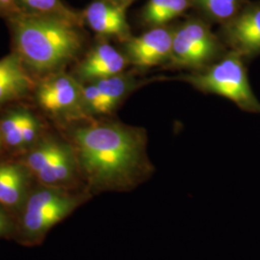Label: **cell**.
I'll return each instance as SVG.
<instances>
[{
  "instance_id": "obj_1",
  "label": "cell",
  "mask_w": 260,
  "mask_h": 260,
  "mask_svg": "<svg viewBox=\"0 0 260 260\" xmlns=\"http://www.w3.org/2000/svg\"><path fill=\"white\" fill-rule=\"evenodd\" d=\"M75 158L89 185L98 190H129L152 167L140 130L117 123H93L73 134Z\"/></svg>"
},
{
  "instance_id": "obj_2",
  "label": "cell",
  "mask_w": 260,
  "mask_h": 260,
  "mask_svg": "<svg viewBox=\"0 0 260 260\" xmlns=\"http://www.w3.org/2000/svg\"><path fill=\"white\" fill-rule=\"evenodd\" d=\"M10 19L18 55L36 72L57 70L81 48V36L75 22L26 13Z\"/></svg>"
},
{
  "instance_id": "obj_3",
  "label": "cell",
  "mask_w": 260,
  "mask_h": 260,
  "mask_svg": "<svg viewBox=\"0 0 260 260\" xmlns=\"http://www.w3.org/2000/svg\"><path fill=\"white\" fill-rule=\"evenodd\" d=\"M187 81L196 88L231 100L240 108L260 113V103L251 91L240 54L233 52L202 75H190Z\"/></svg>"
},
{
  "instance_id": "obj_4",
  "label": "cell",
  "mask_w": 260,
  "mask_h": 260,
  "mask_svg": "<svg viewBox=\"0 0 260 260\" xmlns=\"http://www.w3.org/2000/svg\"><path fill=\"white\" fill-rule=\"evenodd\" d=\"M82 197L57 189H43L28 199L23 229L29 237H39L64 220L80 205Z\"/></svg>"
},
{
  "instance_id": "obj_5",
  "label": "cell",
  "mask_w": 260,
  "mask_h": 260,
  "mask_svg": "<svg viewBox=\"0 0 260 260\" xmlns=\"http://www.w3.org/2000/svg\"><path fill=\"white\" fill-rule=\"evenodd\" d=\"M219 52L216 38L204 22L191 20L174 32L171 59L181 67H201Z\"/></svg>"
},
{
  "instance_id": "obj_6",
  "label": "cell",
  "mask_w": 260,
  "mask_h": 260,
  "mask_svg": "<svg viewBox=\"0 0 260 260\" xmlns=\"http://www.w3.org/2000/svg\"><path fill=\"white\" fill-rule=\"evenodd\" d=\"M36 98L43 109L56 116H75L85 108L83 87L69 75L48 77L39 85Z\"/></svg>"
},
{
  "instance_id": "obj_7",
  "label": "cell",
  "mask_w": 260,
  "mask_h": 260,
  "mask_svg": "<svg viewBox=\"0 0 260 260\" xmlns=\"http://www.w3.org/2000/svg\"><path fill=\"white\" fill-rule=\"evenodd\" d=\"M174 32L167 28H153L127 43L130 61L141 68L159 65L171 58Z\"/></svg>"
},
{
  "instance_id": "obj_8",
  "label": "cell",
  "mask_w": 260,
  "mask_h": 260,
  "mask_svg": "<svg viewBox=\"0 0 260 260\" xmlns=\"http://www.w3.org/2000/svg\"><path fill=\"white\" fill-rule=\"evenodd\" d=\"M85 19L89 26L100 35L126 39L129 26L122 6L105 0L91 3L85 11Z\"/></svg>"
},
{
  "instance_id": "obj_9",
  "label": "cell",
  "mask_w": 260,
  "mask_h": 260,
  "mask_svg": "<svg viewBox=\"0 0 260 260\" xmlns=\"http://www.w3.org/2000/svg\"><path fill=\"white\" fill-rule=\"evenodd\" d=\"M226 37L238 54L260 52V7L246 10L234 18L229 24Z\"/></svg>"
},
{
  "instance_id": "obj_10",
  "label": "cell",
  "mask_w": 260,
  "mask_h": 260,
  "mask_svg": "<svg viewBox=\"0 0 260 260\" xmlns=\"http://www.w3.org/2000/svg\"><path fill=\"white\" fill-rule=\"evenodd\" d=\"M127 60L115 47L103 44L94 47L78 67V75L86 80H100L119 75Z\"/></svg>"
},
{
  "instance_id": "obj_11",
  "label": "cell",
  "mask_w": 260,
  "mask_h": 260,
  "mask_svg": "<svg viewBox=\"0 0 260 260\" xmlns=\"http://www.w3.org/2000/svg\"><path fill=\"white\" fill-rule=\"evenodd\" d=\"M32 86L33 80L23 68L18 54L0 60V104L23 95Z\"/></svg>"
},
{
  "instance_id": "obj_12",
  "label": "cell",
  "mask_w": 260,
  "mask_h": 260,
  "mask_svg": "<svg viewBox=\"0 0 260 260\" xmlns=\"http://www.w3.org/2000/svg\"><path fill=\"white\" fill-rule=\"evenodd\" d=\"M27 168L24 165L0 164V205L17 207L26 195Z\"/></svg>"
},
{
  "instance_id": "obj_13",
  "label": "cell",
  "mask_w": 260,
  "mask_h": 260,
  "mask_svg": "<svg viewBox=\"0 0 260 260\" xmlns=\"http://www.w3.org/2000/svg\"><path fill=\"white\" fill-rule=\"evenodd\" d=\"M76 164L74 149L65 146L62 151L36 176L45 185L50 187L64 185L72 181L75 177Z\"/></svg>"
},
{
  "instance_id": "obj_14",
  "label": "cell",
  "mask_w": 260,
  "mask_h": 260,
  "mask_svg": "<svg viewBox=\"0 0 260 260\" xmlns=\"http://www.w3.org/2000/svg\"><path fill=\"white\" fill-rule=\"evenodd\" d=\"M188 6V0H149L143 19L148 24L160 26L180 16Z\"/></svg>"
},
{
  "instance_id": "obj_15",
  "label": "cell",
  "mask_w": 260,
  "mask_h": 260,
  "mask_svg": "<svg viewBox=\"0 0 260 260\" xmlns=\"http://www.w3.org/2000/svg\"><path fill=\"white\" fill-rule=\"evenodd\" d=\"M22 13L54 17L79 24L80 18L73 10L67 7L62 0H18Z\"/></svg>"
},
{
  "instance_id": "obj_16",
  "label": "cell",
  "mask_w": 260,
  "mask_h": 260,
  "mask_svg": "<svg viewBox=\"0 0 260 260\" xmlns=\"http://www.w3.org/2000/svg\"><path fill=\"white\" fill-rule=\"evenodd\" d=\"M93 83L98 86L101 93H103L112 111L131 88L132 80L128 77L119 74L107 78L96 80Z\"/></svg>"
},
{
  "instance_id": "obj_17",
  "label": "cell",
  "mask_w": 260,
  "mask_h": 260,
  "mask_svg": "<svg viewBox=\"0 0 260 260\" xmlns=\"http://www.w3.org/2000/svg\"><path fill=\"white\" fill-rule=\"evenodd\" d=\"M65 146L52 141L45 142L28 154L24 161V166L37 175L62 151Z\"/></svg>"
},
{
  "instance_id": "obj_18",
  "label": "cell",
  "mask_w": 260,
  "mask_h": 260,
  "mask_svg": "<svg viewBox=\"0 0 260 260\" xmlns=\"http://www.w3.org/2000/svg\"><path fill=\"white\" fill-rule=\"evenodd\" d=\"M199 5L214 19L226 20L233 18L242 0H196Z\"/></svg>"
},
{
  "instance_id": "obj_19",
  "label": "cell",
  "mask_w": 260,
  "mask_h": 260,
  "mask_svg": "<svg viewBox=\"0 0 260 260\" xmlns=\"http://www.w3.org/2000/svg\"><path fill=\"white\" fill-rule=\"evenodd\" d=\"M83 101L85 108L88 111L96 114H107L111 112L103 93L94 83L83 87Z\"/></svg>"
},
{
  "instance_id": "obj_20",
  "label": "cell",
  "mask_w": 260,
  "mask_h": 260,
  "mask_svg": "<svg viewBox=\"0 0 260 260\" xmlns=\"http://www.w3.org/2000/svg\"><path fill=\"white\" fill-rule=\"evenodd\" d=\"M27 113L25 111H14L7 115V117H5L3 121H1L0 125V130L3 137L18 129L24 121Z\"/></svg>"
},
{
  "instance_id": "obj_21",
  "label": "cell",
  "mask_w": 260,
  "mask_h": 260,
  "mask_svg": "<svg viewBox=\"0 0 260 260\" xmlns=\"http://www.w3.org/2000/svg\"><path fill=\"white\" fill-rule=\"evenodd\" d=\"M21 12L18 0H0V14L12 18Z\"/></svg>"
},
{
  "instance_id": "obj_22",
  "label": "cell",
  "mask_w": 260,
  "mask_h": 260,
  "mask_svg": "<svg viewBox=\"0 0 260 260\" xmlns=\"http://www.w3.org/2000/svg\"><path fill=\"white\" fill-rule=\"evenodd\" d=\"M10 228V223L8 218L0 211V235L3 233H7Z\"/></svg>"
},
{
  "instance_id": "obj_23",
  "label": "cell",
  "mask_w": 260,
  "mask_h": 260,
  "mask_svg": "<svg viewBox=\"0 0 260 260\" xmlns=\"http://www.w3.org/2000/svg\"><path fill=\"white\" fill-rule=\"evenodd\" d=\"M120 1H122V2H123V1H129V0H120Z\"/></svg>"
}]
</instances>
